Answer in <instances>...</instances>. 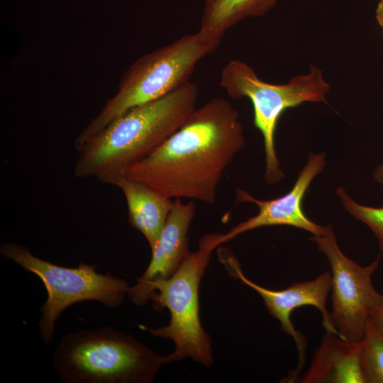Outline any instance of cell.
<instances>
[{
  "label": "cell",
  "instance_id": "6da1fadb",
  "mask_svg": "<svg viewBox=\"0 0 383 383\" xmlns=\"http://www.w3.org/2000/svg\"><path fill=\"white\" fill-rule=\"evenodd\" d=\"M244 145L238 111L228 100L213 98L196 108L150 155L129 167L125 177L167 199L212 205L223 173Z\"/></svg>",
  "mask_w": 383,
  "mask_h": 383
},
{
  "label": "cell",
  "instance_id": "7a4b0ae2",
  "mask_svg": "<svg viewBox=\"0 0 383 383\" xmlns=\"http://www.w3.org/2000/svg\"><path fill=\"white\" fill-rule=\"evenodd\" d=\"M199 87L187 82L170 94L136 106L91 138L77 152V178L116 186L126 170L175 132L196 109Z\"/></svg>",
  "mask_w": 383,
  "mask_h": 383
},
{
  "label": "cell",
  "instance_id": "3957f363",
  "mask_svg": "<svg viewBox=\"0 0 383 383\" xmlns=\"http://www.w3.org/2000/svg\"><path fill=\"white\" fill-rule=\"evenodd\" d=\"M171 361L111 326L63 335L52 364L63 383H151Z\"/></svg>",
  "mask_w": 383,
  "mask_h": 383
},
{
  "label": "cell",
  "instance_id": "277c9868",
  "mask_svg": "<svg viewBox=\"0 0 383 383\" xmlns=\"http://www.w3.org/2000/svg\"><path fill=\"white\" fill-rule=\"evenodd\" d=\"M221 42L198 30L140 57L124 72L116 93L77 135L75 149L78 151L131 109L158 99L189 82L196 65Z\"/></svg>",
  "mask_w": 383,
  "mask_h": 383
},
{
  "label": "cell",
  "instance_id": "5b68a950",
  "mask_svg": "<svg viewBox=\"0 0 383 383\" xmlns=\"http://www.w3.org/2000/svg\"><path fill=\"white\" fill-rule=\"evenodd\" d=\"M217 236L218 233L203 236L197 250L188 254L170 277L152 282L147 288L148 301H152L156 311L167 309L170 321L160 328L139 327L173 342L174 349L168 354L171 362L190 358L205 367L213 363L212 340L200 320L199 289L211 254L218 248Z\"/></svg>",
  "mask_w": 383,
  "mask_h": 383
},
{
  "label": "cell",
  "instance_id": "8992f818",
  "mask_svg": "<svg viewBox=\"0 0 383 383\" xmlns=\"http://www.w3.org/2000/svg\"><path fill=\"white\" fill-rule=\"evenodd\" d=\"M220 85L228 96L237 100L248 98L254 109V124L263 137L265 154V179L268 184L284 177L276 154L274 135L279 119L285 110L304 102H326L330 84L322 70L310 66L307 74L292 77L285 84L261 80L253 68L240 60H231L221 74Z\"/></svg>",
  "mask_w": 383,
  "mask_h": 383
},
{
  "label": "cell",
  "instance_id": "52a82bcc",
  "mask_svg": "<svg viewBox=\"0 0 383 383\" xmlns=\"http://www.w3.org/2000/svg\"><path fill=\"white\" fill-rule=\"evenodd\" d=\"M0 254L43 282L47 299L40 307L38 326L46 345L53 340L59 316L71 305L96 301L108 308H118L128 295L130 287L126 280L110 273H99L94 265L82 262L76 267L57 265L36 257L28 247L15 243H3Z\"/></svg>",
  "mask_w": 383,
  "mask_h": 383
},
{
  "label": "cell",
  "instance_id": "ba28073f",
  "mask_svg": "<svg viewBox=\"0 0 383 383\" xmlns=\"http://www.w3.org/2000/svg\"><path fill=\"white\" fill-rule=\"evenodd\" d=\"M310 239L325 255L331 269L330 313L339 337L350 342L362 341L367 321L382 300V294L376 291L372 282L379 258L366 266L350 260L339 248L331 226L323 234Z\"/></svg>",
  "mask_w": 383,
  "mask_h": 383
},
{
  "label": "cell",
  "instance_id": "9c48e42d",
  "mask_svg": "<svg viewBox=\"0 0 383 383\" xmlns=\"http://www.w3.org/2000/svg\"><path fill=\"white\" fill-rule=\"evenodd\" d=\"M218 255L233 277L240 279L260 294L270 314L279 321L282 330L294 339L299 354L298 365L282 382H296L305 363L306 340L301 333L295 330L290 320L293 310L305 306L317 308L322 314L326 331L339 336L331 313L326 309V299L332 286L331 272H325L313 279L293 283L284 289L272 290L248 279L243 274L238 260L230 250L218 248Z\"/></svg>",
  "mask_w": 383,
  "mask_h": 383
},
{
  "label": "cell",
  "instance_id": "30bf717a",
  "mask_svg": "<svg viewBox=\"0 0 383 383\" xmlns=\"http://www.w3.org/2000/svg\"><path fill=\"white\" fill-rule=\"evenodd\" d=\"M325 165L324 153H311L292 189L284 196L272 200L257 199L248 192L237 188L236 202L253 203L257 206L259 212L235 225L227 233H218V247L240 234L264 226H289L305 230L313 235L323 234L327 226H321L308 218L303 211L302 201L312 180L323 170Z\"/></svg>",
  "mask_w": 383,
  "mask_h": 383
},
{
  "label": "cell",
  "instance_id": "8fae6325",
  "mask_svg": "<svg viewBox=\"0 0 383 383\" xmlns=\"http://www.w3.org/2000/svg\"><path fill=\"white\" fill-rule=\"evenodd\" d=\"M194 215V201L184 203L182 199H174L160 238L151 250L152 257L147 269L137 279V283L128 289V296L134 304H145L148 285L170 277L190 252L187 235Z\"/></svg>",
  "mask_w": 383,
  "mask_h": 383
},
{
  "label": "cell",
  "instance_id": "7c38bea8",
  "mask_svg": "<svg viewBox=\"0 0 383 383\" xmlns=\"http://www.w3.org/2000/svg\"><path fill=\"white\" fill-rule=\"evenodd\" d=\"M350 342L327 332L301 383H365L361 367L363 341Z\"/></svg>",
  "mask_w": 383,
  "mask_h": 383
},
{
  "label": "cell",
  "instance_id": "4fadbf2b",
  "mask_svg": "<svg viewBox=\"0 0 383 383\" xmlns=\"http://www.w3.org/2000/svg\"><path fill=\"white\" fill-rule=\"evenodd\" d=\"M123 192L130 225L140 231L151 250L155 246L172 210L174 201L148 186L126 177L116 186Z\"/></svg>",
  "mask_w": 383,
  "mask_h": 383
},
{
  "label": "cell",
  "instance_id": "5bb4252c",
  "mask_svg": "<svg viewBox=\"0 0 383 383\" xmlns=\"http://www.w3.org/2000/svg\"><path fill=\"white\" fill-rule=\"evenodd\" d=\"M277 0H204L199 31L222 40L233 26L248 18L265 15Z\"/></svg>",
  "mask_w": 383,
  "mask_h": 383
},
{
  "label": "cell",
  "instance_id": "9a60e30c",
  "mask_svg": "<svg viewBox=\"0 0 383 383\" xmlns=\"http://www.w3.org/2000/svg\"><path fill=\"white\" fill-rule=\"evenodd\" d=\"M362 341L361 367L365 383H383V335L370 318Z\"/></svg>",
  "mask_w": 383,
  "mask_h": 383
},
{
  "label": "cell",
  "instance_id": "2e32d148",
  "mask_svg": "<svg viewBox=\"0 0 383 383\" xmlns=\"http://www.w3.org/2000/svg\"><path fill=\"white\" fill-rule=\"evenodd\" d=\"M336 194L344 208L371 229L378 240L380 249L383 250V207H371L356 203L342 187L336 190Z\"/></svg>",
  "mask_w": 383,
  "mask_h": 383
},
{
  "label": "cell",
  "instance_id": "e0dca14e",
  "mask_svg": "<svg viewBox=\"0 0 383 383\" xmlns=\"http://www.w3.org/2000/svg\"><path fill=\"white\" fill-rule=\"evenodd\" d=\"M382 300L377 309L370 316V319L377 329L383 335V293Z\"/></svg>",
  "mask_w": 383,
  "mask_h": 383
},
{
  "label": "cell",
  "instance_id": "ac0fdd59",
  "mask_svg": "<svg viewBox=\"0 0 383 383\" xmlns=\"http://www.w3.org/2000/svg\"><path fill=\"white\" fill-rule=\"evenodd\" d=\"M375 16L379 25L382 29L383 33V0H381L377 4Z\"/></svg>",
  "mask_w": 383,
  "mask_h": 383
},
{
  "label": "cell",
  "instance_id": "d6986e66",
  "mask_svg": "<svg viewBox=\"0 0 383 383\" xmlns=\"http://www.w3.org/2000/svg\"><path fill=\"white\" fill-rule=\"evenodd\" d=\"M374 180L383 184V164L379 165L373 172Z\"/></svg>",
  "mask_w": 383,
  "mask_h": 383
}]
</instances>
